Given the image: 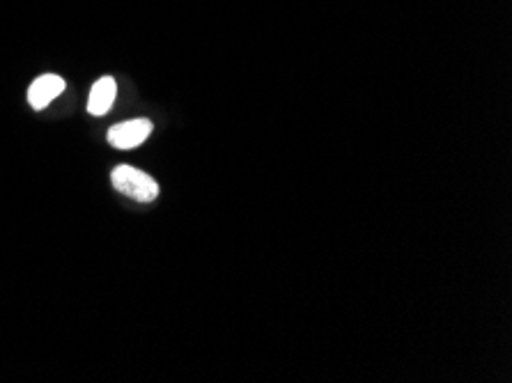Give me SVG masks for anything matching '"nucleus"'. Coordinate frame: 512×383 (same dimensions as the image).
Listing matches in <instances>:
<instances>
[{"mask_svg": "<svg viewBox=\"0 0 512 383\" xmlns=\"http://www.w3.org/2000/svg\"><path fill=\"white\" fill-rule=\"evenodd\" d=\"M111 182L122 195L138 202H152L159 195V184L143 170L131 166H118L113 170Z\"/></svg>", "mask_w": 512, "mask_h": 383, "instance_id": "f257e3e1", "label": "nucleus"}, {"mask_svg": "<svg viewBox=\"0 0 512 383\" xmlns=\"http://www.w3.org/2000/svg\"><path fill=\"white\" fill-rule=\"evenodd\" d=\"M152 134V122L145 120H129V122H122L118 127H113L108 131V143L113 147H118V150H134V147L143 145L147 138Z\"/></svg>", "mask_w": 512, "mask_h": 383, "instance_id": "f03ea898", "label": "nucleus"}, {"mask_svg": "<svg viewBox=\"0 0 512 383\" xmlns=\"http://www.w3.org/2000/svg\"><path fill=\"white\" fill-rule=\"evenodd\" d=\"M65 92V81L56 74H44L35 78L33 85L28 88V104L35 108V111H42L51 104L53 99L60 97Z\"/></svg>", "mask_w": 512, "mask_h": 383, "instance_id": "7ed1b4c3", "label": "nucleus"}, {"mask_svg": "<svg viewBox=\"0 0 512 383\" xmlns=\"http://www.w3.org/2000/svg\"><path fill=\"white\" fill-rule=\"evenodd\" d=\"M115 95H118V85H115V78L104 76L92 85L90 99H88V113L102 117L111 111Z\"/></svg>", "mask_w": 512, "mask_h": 383, "instance_id": "20e7f679", "label": "nucleus"}]
</instances>
